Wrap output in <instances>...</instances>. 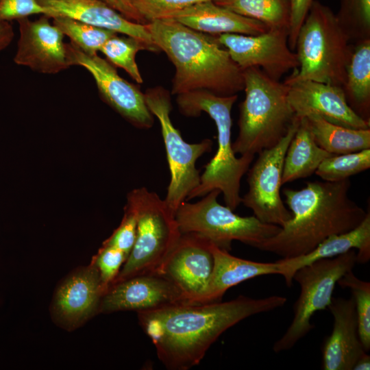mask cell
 <instances>
[{"instance_id": "7a4b0ae2", "label": "cell", "mask_w": 370, "mask_h": 370, "mask_svg": "<svg viewBox=\"0 0 370 370\" xmlns=\"http://www.w3.org/2000/svg\"><path fill=\"white\" fill-rule=\"evenodd\" d=\"M349 179L308 182L282 193L292 214L274 236L256 248L289 258L306 254L328 237L356 227L367 212L349 197Z\"/></svg>"}, {"instance_id": "30bf717a", "label": "cell", "mask_w": 370, "mask_h": 370, "mask_svg": "<svg viewBox=\"0 0 370 370\" xmlns=\"http://www.w3.org/2000/svg\"><path fill=\"white\" fill-rule=\"evenodd\" d=\"M145 97L149 110L160 123L166 152L171 179L164 201L176 213L180 205L199 185L200 174L196 162L211 151L212 141L206 138L197 143H188L182 138L171 121V96L164 88L159 86L149 88Z\"/></svg>"}, {"instance_id": "83f0119b", "label": "cell", "mask_w": 370, "mask_h": 370, "mask_svg": "<svg viewBox=\"0 0 370 370\" xmlns=\"http://www.w3.org/2000/svg\"><path fill=\"white\" fill-rule=\"evenodd\" d=\"M124 18L145 25L198 3L217 0H101Z\"/></svg>"}, {"instance_id": "ac0fdd59", "label": "cell", "mask_w": 370, "mask_h": 370, "mask_svg": "<svg viewBox=\"0 0 370 370\" xmlns=\"http://www.w3.org/2000/svg\"><path fill=\"white\" fill-rule=\"evenodd\" d=\"M333 328L322 347V369L353 370L358 360L367 353L360 341L354 299L333 298L328 307Z\"/></svg>"}, {"instance_id": "f1b7e54d", "label": "cell", "mask_w": 370, "mask_h": 370, "mask_svg": "<svg viewBox=\"0 0 370 370\" xmlns=\"http://www.w3.org/2000/svg\"><path fill=\"white\" fill-rule=\"evenodd\" d=\"M140 50L155 52L143 41L131 36H119L118 34L110 37L101 47V51L112 64L125 70L137 83L143 82L136 62V55Z\"/></svg>"}, {"instance_id": "8992f818", "label": "cell", "mask_w": 370, "mask_h": 370, "mask_svg": "<svg viewBox=\"0 0 370 370\" xmlns=\"http://www.w3.org/2000/svg\"><path fill=\"white\" fill-rule=\"evenodd\" d=\"M299 67L283 82L311 80L343 87L353 46L331 8L314 0L299 30Z\"/></svg>"}, {"instance_id": "e0dca14e", "label": "cell", "mask_w": 370, "mask_h": 370, "mask_svg": "<svg viewBox=\"0 0 370 370\" xmlns=\"http://www.w3.org/2000/svg\"><path fill=\"white\" fill-rule=\"evenodd\" d=\"M288 86V99L295 117L317 114L326 121L354 129H369L370 122L358 116L347 102L341 86L311 80Z\"/></svg>"}, {"instance_id": "d590c367", "label": "cell", "mask_w": 370, "mask_h": 370, "mask_svg": "<svg viewBox=\"0 0 370 370\" xmlns=\"http://www.w3.org/2000/svg\"><path fill=\"white\" fill-rule=\"evenodd\" d=\"M37 14L49 16L48 10L38 0H0V21L18 20Z\"/></svg>"}, {"instance_id": "d4e9b609", "label": "cell", "mask_w": 370, "mask_h": 370, "mask_svg": "<svg viewBox=\"0 0 370 370\" xmlns=\"http://www.w3.org/2000/svg\"><path fill=\"white\" fill-rule=\"evenodd\" d=\"M342 88L350 108L370 122V39L353 46Z\"/></svg>"}, {"instance_id": "ba28073f", "label": "cell", "mask_w": 370, "mask_h": 370, "mask_svg": "<svg viewBox=\"0 0 370 370\" xmlns=\"http://www.w3.org/2000/svg\"><path fill=\"white\" fill-rule=\"evenodd\" d=\"M220 194L213 190L195 203L184 201L180 205L175 217L181 234L198 235L229 251L233 241L256 248L280 231V226L262 222L254 215L236 214L218 202Z\"/></svg>"}, {"instance_id": "8d00e7d4", "label": "cell", "mask_w": 370, "mask_h": 370, "mask_svg": "<svg viewBox=\"0 0 370 370\" xmlns=\"http://www.w3.org/2000/svg\"><path fill=\"white\" fill-rule=\"evenodd\" d=\"M314 0H291V17L288 31V45L295 51L299 30Z\"/></svg>"}, {"instance_id": "d6986e66", "label": "cell", "mask_w": 370, "mask_h": 370, "mask_svg": "<svg viewBox=\"0 0 370 370\" xmlns=\"http://www.w3.org/2000/svg\"><path fill=\"white\" fill-rule=\"evenodd\" d=\"M49 12L51 18L69 17L140 40L155 52L160 50L153 43L146 25L128 21L101 0H38Z\"/></svg>"}, {"instance_id": "52a82bcc", "label": "cell", "mask_w": 370, "mask_h": 370, "mask_svg": "<svg viewBox=\"0 0 370 370\" xmlns=\"http://www.w3.org/2000/svg\"><path fill=\"white\" fill-rule=\"evenodd\" d=\"M137 220L136 242L112 285L133 276L157 271L178 241L181 232L175 212L156 193L145 187L127 195Z\"/></svg>"}, {"instance_id": "9c48e42d", "label": "cell", "mask_w": 370, "mask_h": 370, "mask_svg": "<svg viewBox=\"0 0 370 370\" xmlns=\"http://www.w3.org/2000/svg\"><path fill=\"white\" fill-rule=\"evenodd\" d=\"M356 263V251L352 249L331 258L317 260L295 273L293 280L299 284L300 293L290 325L273 346L275 352L291 349L314 328L310 322L313 314L329 306L338 281L352 271Z\"/></svg>"}, {"instance_id": "836d02e7", "label": "cell", "mask_w": 370, "mask_h": 370, "mask_svg": "<svg viewBox=\"0 0 370 370\" xmlns=\"http://www.w3.org/2000/svg\"><path fill=\"white\" fill-rule=\"evenodd\" d=\"M128 256L116 247L103 243L95 258L94 264L99 271L103 284L108 288L121 270Z\"/></svg>"}, {"instance_id": "277c9868", "label": "cell", "mask_w": 370, "mask_h": 370, "mask_svg": "<svg viewBox=\"0 0 370 370\" xmlns=\"http://www.w3.org/2000/svg\"><path fill=\"white\" fill-rule=\"evenodd\" d=\"M237 99L238 95L221 96L206 90L177 95V107L182 114L197 116L206 112L214 121L217 131L216 153L206 165L199 185L189 193L186 200L219 190L223 195L225 206L232 210L241 203V181L255 155L244 154L238 158L233 149L231 112Z\"/></svg>"}, {"instance_id": "5b68a950", "label": "cell", "mask_w": 370, "mask_h": 370, "mask_svg": "<svg viewBox=\"0 0 370 370\" xmlns=\"http://www.w3.org/2000/svg\"><path fill=\"white\" fill-rule=\"evenodd\" d=\"M245 99L239 106L235 153L256 155L272 147L286 134L295 115L288 99V86L260 69L243 70Z\"/></svg>"}, {"instance_id": "4fadbf2b", "label": "cell", "mask_w": 370, "mask_h": 370, "mask_svg": "<svg viewBox=\"0 0 370 370\" xmlns=\"http://www.w3.org/2000/svg\"><path fill=\"white\" fill-rule=\"evenodd\" d=\"M217 37L242 70L258 68L280 81L286 73L299 67L297 56L288 45V29H269L256 35L222 34Z\"/></svg>"}, {"instance_id": "7c38bea8", "label": "cell", "mask_w": 370, "mask_h": 370, "mask_svg": "<svg viewBox=\"0 0 370 370\" xmlns=\"http://www.w3.org/2000/svg\"><path fill=\"white\" fill-rule=\"evenodd\" d=\"M71 65L86 69L92 76L102 99L131 124L149 129L154 116L145 101V93L122 78L110 62L97 54H88L70 42L67 44Z\"/></svg>"}, {"instance_id": "9a60e30c", "label": "cell", "mask_w": 370, "mask_h": 370, "mask_svg": "<svg viewBox=\"0 0 370 370\" xmlns=\"http://www.w3.org/2000/svg\"><path fill=\"white\" fill-rule=\"evenodd\" d=\"M50 17L43 15L36 21L17 20L20 37L14 61L43 74H56L71 66L64 35Z\"/></svg>"}, {"instance_id": "f546056e", "label": "cell", "mask_w": 370, "mask_h": 370, "mask_svg": "<svg viewBox=\"0 0 370 370\" xmlns=\"http://www.w3.org/2000/svg\"><path fill=\"white\" fill-rule=\"evenodd\" d=\"M71 42L88 54H97L103 44L117 33L62 16L51 18Z\"/></svg>"}, {"instance_id": "74e56055", "label": "cell", "mask_w": 370, "mask_h": 370, "mask_svg": "<svg viewBox=\"0 0 370 370\" xmlns=\"http://www.w3.org/2000/svg\"><path fill=\"white\" fill-rule=\"evenodd\" d=\"M13 38L12 27L7 21H0V51L7 47Z\"/></svg>"}, {"instance_id": "2e32d148", "label": "cell", "mask_w": 370, "mask_h": 370, "mask_svg": "<svg viewBox=\"0 0 370 370\" xmlns=\"http://www.w3.org/2000/svg\"><path fill=\"white\" fill-rule=\"evenodd\" d=\"M184 301L175 285L155 271L137 275L110 286L102 296L99 308L103 312L120 310L138 312Z\"/></svg>"}, {"instance_id": "8fae6325", "label": "cell", "mask_w": 370, "mask_h": 370, "mask_svg": "<svg viewBox=\"0 0 370 370\" xmlns=\"http://www.w3.org/2000/svg\"><path fill=\"white\" fill-rule=\"evenodd\" d=\"M300 119L295 118L286 134L272 147L260 151L247 171L248 191L241 203L260 221L282 227L292 217L280 195L284 160Z\"/></svg>"}, {"instance_id": "ffe728a7", "label": "cell", "mask_w": 370, "mask_h": 370, "mask_svg": "<svg viewBox=\"0 0 370 370\" xmlns=\"http://www.w3.org/2000/svg\"><path fill=\"white\" fill-rule=\"evenodd\" d=\"M214 257L213 270L204 293L189 304H205L221 301L231 287L266 275H283L286 264L282 260L273 262H260L240 258L231 255L211 243Z\"/></svg>"}, {"instance_id": "7402d4cb", "label": "cell", "mask_w": 370, "mask_h": 370, "mask_svg": "<svg viewBox=\"0 0 370 370\" xmlns=\"http://www.w3.org/2000/svg\"><path fill=\"white\" fill-rule=\"evenodd\" d=\"M107 288L92 264L71 275L59 287L54 309L60 318L76 323L88 317L97 307Z\"/></svg>"}, {"instance_id": "d6a6232c", "label": "cell", "mask_w": 370, "mask_h": 370, "mask_svg": "<svg viewBox=\"0 0 370 370\" xmlns=\"http://www.w3.org/2000/svg\"><path fill=\"white\" fill-rule=\"evenodd\" d=\"M352 292L357 315L358 334L366 352L370 349V283L356 277L352 271L345 273L337 282Z\"/></svg>"}, {"instance_id": "f35d334b", "label": "cell", "mask_w": 370, "mask_h": 370, "mask_svg": "<svg viewBox=\"0 0 370 370\" xmlns=\"http://www.w3.org/2000/svg\"><path fill=\"white\" fill-rule=\"evenodd\" d=\"M370 369V356L367 353L361 356L355 365L353 370H369Z\"/></svg>"}, {"instance_id": "6da1fadb", "label": "cell", "mask_w": 370, "mask_h": 370, "mask_svg": "<svg viewBox=\"0 0 370 370\" xmlns=\"http://www.w3.org/2000/svg\"><path fill=\"white\" fill-rule=\"evenodd\" d=\"M285 297L255 299L245 295L227 301L178 304L138 312L139 323L168 369L197 365L227 330L255 314L282 307Z\"/></svg>"}, {"instance_id": "3957f363", "label": "cell", "mask_w": 370, "mask_h": 370, "mask_svg": "<svg viewBox=\"0 0 370 370\" xmlns=\"http://www.w3.org/2000/svg\"><path fill=\"white\" fill-rule=\"evenodd\" d=\"M145 25L153 43L175 66L172 95L206 90L230 96L243 90V70L217 35L196 31L171 18Z\"/></svg>"}, {"instance_id": "e575fe53", "label": "cell", "mask_w": 370, "mask_h": 370, "mask_svg": "<svg viewBox=\"0 0 370 370\" xmlns=\"http://www.w3.org/2000/svg\"><path fill=\"white\" fill-rule=\"evenodd\" d=\"M136 234V214L132 208L126 204L121 224L103 243L116 247L129 256L135 244Z\"/></svg>"}, {"instance_id": "4316f807", "label": "cell", "mask_w": 370, "mask_h": 370, "mask_svg": "<svg viewBox=\"0 0 370 370\" xmlns=\"http://www.w3.org/2000/svg\"><path fill=\"white\" fill-rule=\"evenodd\" d=\"M214 2L240 15L258 21L269 29L289 31L291 0H217Z\"/></svg>"}, {"instance_id": "cb8c5ba5", "label": "cell", "mask_w": 370, "mask_h": 370, "mask_svg": "<svg viewBox=\"0 0 370 370\" xmlns=\"http://www.w3.org/2000/svg\"><path fill=\"white\" fill-rule=\"evenodd\" d=\"M332 155L317 144L301 119L285 154L282 185L312 175L321 162Z\"/></svg>"}, {"instance_id": "5bb4252c", "label": "cell", "mask_w": 370, "mask_h": 370, "mask_svg": "<svg viewBox=\"0 0 370 370\" xmlns=\"http://www.w3.org/2000/svg\"><path fill=\"white\" fill-rule=\"evenodd\" d=\"M211 243L193 234H182L157 272L181 292L184 303L191 304L204 291L214 267Z\"/></svg>"}, {"instance_id": "1f68e13d", "label": "cell", "mask_w": 370, "mask_h": 370, "mask_svg": "<svg viewBox=\"0 0 370 370\" xmlns=\"http://www.w3.org/2000/svg\"><path fill=\"white\" fill-rule=\"evenodd\" d=\"M335 14L350 42L370 39V0H341Z\"/></svg>"}, {"instance_id": "44dd1931", "label": "cell", "mask_w": 370, "mask_h": 370, "mask_svg": "<svg viewBox=\"0 0 370 370\" xmlns=\"http://www.w3.org/2000/svg\"><path fill=\"white\" fill-rule=\"evenodd\" d=\"M171 18L196 31L212 34L256 35L269 30L262 23L207 1L171 13ZM163 19V18H162Z\"/></svg>"}, {"instance_id": "4dcf8cb0", "label": "cell", "mask_w": 370, "mask_h": 370, "mask_svg": "<svg viewBox=\"0 0 370 370\" xmlns=\"http://www.w3.org/2000/svg\"><path fill=\"white\" fill-rule=\"evenodd\" d=\"M370 168V149L332 155L325 158L315 171L323 181L340 182Z\"/></svg>"}, {"instance_id": "484cf974", "label": "cell", "mask_w": 370, "mask_h": 370, "mask_svg": "<svg viewBox=\"0 0 370 370\" xmlns=\"http://www.w3.org/2000/svg\"><path fill=\"white\" fill-rule=\"evenodd\" d=\"M317 144L332 155L370 149V128L354 129L329 122L317 114L303 118Z\"/></svg>"}, {"instance_id": "603a6c76", "label": "cell", "mask_w": 370, "mask_h": 370, "mask_svg": "<svg viewBox=\"0 0 370 370\" xmlns=\"http://www.w3.org/2000/svg\"><path fill=\"white\" fill-rule=\"evenodd\" d=\"M352 249H357V263L365 264L370 260L369 212H367L363 221L353 230L328 237L306 254L280 258L286 264L283 278L286 286H292L293 275L301 267L319 260L343 254Z\"/></svg>"}]
</instances>
